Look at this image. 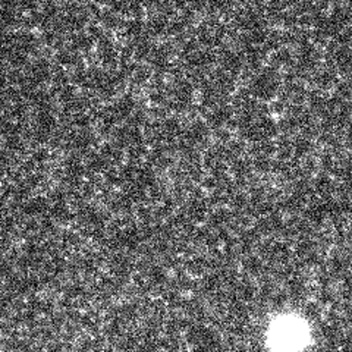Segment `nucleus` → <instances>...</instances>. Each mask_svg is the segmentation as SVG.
<instances>
[{"label":"nucleus","instance_id":"1","mask_svg":"<svg viewBox=\"0 0 352 352\" xmlns=\"http://www.w3.org/2000/svg\"><path fill=\"white\" fill-rule=\"evenodd\" d=\"M272 340L279 352H294L304 345L305 330L294 326V322H283L279 329L273 330Z\"/></svg>","mask_w":352,"mask_h":352}]
</instances>
